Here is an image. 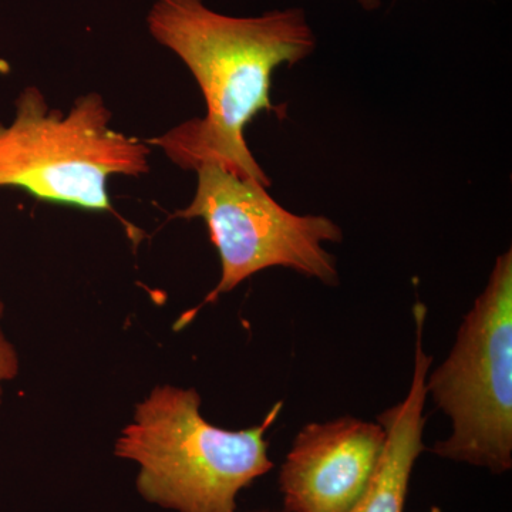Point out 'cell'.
Here are the masks:
<instances>
[{"instance_id":"obj_1","label":"cell","mask_w":512,"mask_h":512,"mask_svg":"<svg viewBox=\"0 0 512 512\" xmlns=\"http://www.w3.org/2000/svg\"><path fill=\"white\" fill-rule=\"evenodd\" d=\"M147 23L151 36L180 57L197 80L207 113L146 143L160 147L183 170L217 164L271 187L249 150L245 128L262 111L285 117V106L272 103V74L315 52V33L303 9L232 18L202 0H156Z\"/></svg>"},{"instance_id":"obj_2","label":"cell","mask_w":512,"mask_h":512,"mask_svg":"<svg viewBox=\"0 0 512 512\" xmlns=\"http://www.w3.org/2000/svg\"><path fill=\"white\" fill-rule=\"evenodd\" d=\"M200 406L194 389L157 387L138 404L116 454L140 466L137 490L148 503L177 512H237L239 491L274 468L265 434L284 403L259 426L239 431L212 426Z\"/></svg>"},{"instance_id":"obj_3","label":"cell","mask_w":512,"mask_h":512,"mask_svg":"<svg viewBox=\"0 0 512 512\" xmlns=\"http://www.w3.org/2000/svg\"><path fill=\"white\" fill-rule=\"evenodd\" d=\"M15 117L0 124V188L15 187L57 205L111 212L113 175L150 171L146 141L110 127L111 110L99 93L84 94L63 113L37 87H26Z\"/></svg>"},{"instance_id":"obj_4","label":"cell","mask_w":512,"mask_h":512,"mask_svg":"<svg viewBox=\"0 0 512 512\" xmlns=\"http://www.w3.org/2000/svg\"><path fill=\"white\" fill-rule=\"evenodd\" d=\"M427 396L451 420L431 448L447 460L504 474L512 468V251L495 259L450 355L427 373Z\"/></svg>"},{"instance_id":"obj_5","label":"cell","mask_w":512,"mask_h":512,"mask_svg":"<svg viewBox=\"0 0 512 512\" xmlns=\"http://www.w3.org/2000/svg\"><path fill=\"white\" fill-rule=\"evenodd\" d=\"M194 198L175 217L200 218L221 261V279L198 308L180 319L188 325L202 306L217 301L249 276L281 266L323 285L338 286L335 256L323 244L343 241L342 228L325 215H296L269 195L264 185L244 180L217 164H202Z\"/></svg>"},{"instance_id":"obj_6","label":"cell","mask_w":512,"mask_h":512,"mask_svg":"<svg viewBox=\"0 0 512 512\" xmlns=\"http://www.w3.org/2000/svg\"><path fill=\"white\" fill-rule=\"evenodd\" d=\"M386 447L382 424L340 417L303 427L279 473L285 512H350Z\"/></svg>"},{"instance_id":"obj_7","label":"cell","mask_w":512,"mask_h":512,"mask_svg":"<svg viewBox=\"0 0 512 512\" xmlns=\"http://www.w3.org/2000/svg\"><path fill=\"white\" fill-rule=\"evenodd\" d=\"M414 325L417 342L409 393L377 417L386 431V447L372 483L350 512H404L414 463L424 450L426 377L433 363L423 346L426 316L416 313Z\"/></svg>"},{"instance_id":"obj_8","label":"cell","mask_w":512,"mask_h":512,"mask_svg":"<svg viewBox=\"0 0 512 512\" xmlns=\"http://www.w3.org/2000/svg\"><path fill=\"white\" fill-rule=\"evenodd\" d=\"M3 311H5V305H3L2 298H0V319H2ZM18 372V353L0 328V404H2L3 383L15 379Z\"/></svg>"},{"instance_id":"obj_9","label":"cell","mask_w":512,"mask_h":512,"mask_svg":"<svg viewBox=\"0 0 512 512\" xmlns=\"http://www.w3.org/2000/svg\"><path fill=\"white\" fill-rule=\"evenodd\" d=\"M357 3H359L363 9L369 10V12H373V10L380 8V3H382V0H357Z\"/></svg>"},{"instance_id":"obj_10","label":"cell","mask_w":512,"mask_h":512,"mask_svg":"<svg viewBox=\"0 0 512 512\" xmlns=\"http://www.w3.org/2000/svg\"><path fill=\"white\" fill-rule=\"evenodd\" d=\"M255 512H269V511H255Z\"/></svg>"}]
</instances>
